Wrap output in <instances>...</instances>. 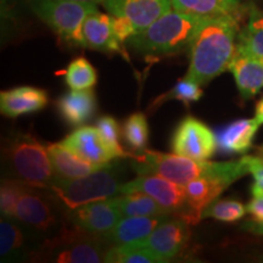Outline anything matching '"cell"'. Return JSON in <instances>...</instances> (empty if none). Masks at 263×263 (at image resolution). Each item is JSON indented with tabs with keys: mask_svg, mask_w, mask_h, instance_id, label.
Here are the masks:
<instances>
[{
	"mask_svg": "<svg viewBox=\"0 0 263 263\" xmlns=\"http://www.w3.org/2000/svg\"><path fill=\"white\" fill-rule=\"evenodd\" d=\"M190 236L189 223L177 217H168L161 222L146 239L133 242V245L145 248L170 261L179 255Z\"/></svg>",
	"mask_w": 263,
	"mask_h": 263,
	"instance_id": "8fae6325",
	"label": "cell"
},
{
	"mask_svg": "<svg viewBox=\"0 0 263 263\" xmlns=\"http://www.w3.org/2000/svg\"><path fill=\"white\" fill-rule=\"evenodd\" d=\"M127 167L121 161H112L89 176L77 179L55 180L49 189L67 211L85 203L107 200L120 194Z\"/></svg>",
	"mask_w": 263,
	"mask_h": 263,
	"instance_id": "5b68a950",
	"label": "cell"
},
{
	"mask_svg": "<svg viewBox=\"0 0 263 263\" xmlns=\"http://www.w3.org/2000/svg\"><path fill=\"white\" fill-rule=\"evenodd\" d=\"M171 147L174 154L190 159L207 161L217 149L215 133L197 118L185 117L174 130Z\"/></svg>",
	"mask_w": 263,
	"mask_h": 263,
	"instance_id": "30bf717a",
	"label": "cell"
},
{
	"mask_svg": "<svg viewBox=\"0 0 263 263\" xmlns=\"http://www.w3.org/2000/svg\"><path fill=\"white\" fill-rule=\"evenodd\" d=\"M229 70L244 99H251L263 88V62L236 45Z\"/></svg>",
	"mask_w": 263,
	"mask_h": 263,
	"instance_id": "e0dca14e",
	"label": "cell"
},
{
	"mask_svg": "<svg viewBox=\"0 0 263 263\" xmlns=\"http://www.w3.org/2000/svg\"><path fill=\"white\" fill-rule=\"evenodd\" d=\"M122 137L132 153L145 150L149 141V124L145 115L141 112L130 115L123 122Z\"/></svg>",
	"mask_w": 263,
	"mask_h": 263,
	"instance_id": "83f0119b",
	"label": "cell"
},
{
	"mask_svg": "<svg viewBox=\"0 0 263 263\" xmlns=\"http://www.w3.org/2000/svg\"><path fill=\"white\" fill-rule=\"evenodd\" d=\"M107 263H163L167 259L145 248L133 244L112 245L105 256Z\"/></svg>",
	"mask_w": 263,
	"mask_h": 263,
	"instance_id": "4316f807",
	"label": "cell"
},
{
	"mask_svg": "<svg viewBox=\"0 0 263 263\" xmlns=\"http://www.w3.org/2000/svg\"><path fill=\"white\" fill-rule=\"evenodd\" d=\"M5 161L15 179L49 190L58 179L48 149L29 133H15L6 141Z\"/></svg>",
	"mask_w": 263,
	"mask_h": 263,
	"instance_id": "8992f818",
	"label": "cell"
},
{
	"mask_svg": "<svg viewBox=\"0 0 263 263\" xmlns=\"http://www.w3.org/2000/svg\"><path fill=\"white\" fill-rule=\"evenodd\" d=\"M255 118L258 121L259 124L263 123V99L261 101H258L257 105H256Z\"/></svg>",
	"mask_w": 263,
	"mask_h": 263,
	"instance_id": "74e56055",
	"label": "cell"
},
{
	"mask_svg": "<svg viewBox=\"0 0 263 263\" xmlns=\"http://www.w3.org/2000/svg\"><path fill=\"white\" fill-rule=\"evenodd\" d=\"M250 173L254 177L255 183L263 188V161L258 156H249Z\"/></svg>",
	"mask_w": 263,
	"mask_h": 263,
	"instance_id": "d590c367",
	"label": "cell"
},
{
	"mask_svg": "<svg viewBox=\"0 0 263 263\" xmlns=\"http://www.w3.org/2000/svg\"><path fill=\"white\" fill-rule=\"evenodd\" d=\"M82 47L105 52H117L128 60L123 43L118 39L112 26V15L95 11L85 18L82 28Z\"/></svg>",
	"mask_w": 263,
	"mask_h": 263,
	"instance_id": "9a60e30c",
	"label": "cell"
},
{
	"mask_svg": "<svg viewBox=\"0 0 263 263\" xmlns=\"http://www.w3.org/2000/svg\"><path fill=\"white\" fill-rule=\"evenodd\" d=\"M35 241L15 219L3 217L0 221V257L2 262H14L28 257L37 251Z\"/></svg>",
	"mask_w": 263,
	"mask_h": 263,
	"instance_id": "2e32d148",
	"label": "cell"
},
{
	"mask_svg": "<svg viewBox=\"0 0 263 263\" xmlns=\"http://www.w3.org/2000/svg\"><path fill=\"white\" fill-rule=\"evenodd\" d=\"M29 6L59 37L81 47L85 18L98 11V4L73 0H29Z\"/></svg>",
	"mask_w": 263,
	"mask_h": 263,
	"instance_id": "ba28073f",
	"label": "cell"
},
{
	"mask_svg": "<svg viewBox=\"0 0 263 263\" xmlns=\"http://www.w3.org/2000/svg\"><path fill=\"white\" fill-rule=\"evenodd\" d=\"M244 228L246 230H249V232L254 233L256 235H263V221L257 222V221H252L251 219V222L246 223Z\"/></svg>",
	"mask_w": 263,
	"mask_h": 263,
	"instance_id": "8d00e7d4",
	"label": "cell"
},
{
	"mask_svg": "<svg viewBox=\"0 0 263 263\" xmlns=\"http://www.w3.org/2000/svg\"><path fill=\"white\" fill-rule=\"evenodd\" d=\"M252 200L246 206V211L251 216L252 221H263V188L257 183L251 185Z\"/></svg>",
	"mask_w": 263,
	"mask_h": 263,
	"instance_id": "836d02e7",
	"label": "cell"
},
{
	"mask_svg": "<svg viewBox=\"0 0 263 263\" xmlns=\"http://www.w3.org/2000/svg\"><path fill=\"white\" fill-rule=\"evenodd\" d=\"M65 80L71 89H89L97 84L98 73L94 66L85 58H77L68 65Z\"/></svg>",
	"mask_w": 263,
	"mask_h": 263,
	"instance_id": "f1b7e54d",
	"label": "cell"
},
{
	"mask_svg": "<svg viewBox=\"0 0 263 263\" xmlns=\"http://www.w3.org/2000/svg\"><path fill=\"white\" fill-rule=\"evenodd\" d=\"M27 184L18 179H3L0 186V211L3 217L14 219L15 210L20 196L22 195Z\"/></svg>",
	"mask_w": 263,
	"mask_h": 263,
	"instance_id": "4dcf8cb0",
	"label": "cell"
},
{
	"mask_svg": "<svg viewBox=\"0 0 263 263\" xmlns=\"http://www.w3.org/2000/svg\"><path fill=\"white\" fill-rule=\"evenodd\" d=\"M246 207L234 200H215L206 207L202 218H215L222 222H236L245 216Z\"/></svg>",
	"mask_w": 263,
	"mask_h": 263,
	"instance_id": "f546056e",
	"label": "cell"
},
{
	"mask_svg": "<svg viewBox=\"0 0 263 263\" xmlns=\"http://www.w3.org/2000/svg\"><path fill=\"white\" fill-rule=\"evenodd\" d=\"M97 128L105 143L115 151L118 159L127 157L128 153L123 150L120 144V127L117 121L111 116H103L97 121Z\"/></svg>",
	"mask_w": 263,
	"mask_h": 263,
	"instance_id": "d6a6232c",
	"label": "cell"
},
{
	"mask_svg": "<svg viewBox=\"0 0 263 263\" xmlns=\"http://www.w3.org/2000/svg\"><path fill=\"white\" fill-rule=\"evenodd\" d=\"M238 47L263 62V11L252 6L248 24L239 33Z\"/></svg>",
	"mask_w": 263,
	"mask_h": 263,
	"instance_id": "484cf974",
	"label": "cell"
},
{
	"mask_svg": "<svg viewBox=\"0 0 263 263\" xmlns=\"http://www.w3.org/2000/svg\"><path fill=\"white\" fill-rule=\"evenodd\" d=\"M111 246L103 234L84 230L68 219L60 232L43 242L31 258L58 263H99L105 262Z\"/></svg>",
	"mask_w": 263,
	"mask_h": 263,
	"instance_id": "277c9868",
	"label": "cell"
},
{
	"mask_svg": "<svg viewBox=\"0 0 263 263\" xmlns=\"http://www.w3.org/2000/svg\"><path fill=\"white\" fill-rule=\"evenodd\" d=\"M130 167L138 174H156L182 185L200 178H216L234 183L250 173L249 156L230 162H207L178 154H161L144 150L128 153Z\"/></svg>",
	"mask_w": 263,
	"mask_h": 263,
	"instance_id": "7a4b0ae2",
	"label": "cell"
},
{
	"mask_svg": "<svg viewBox=\"0 0 263 263\" xmlns=\"http://www.w3.org/2000/svg\"><path fill=\"white\" fill-rule=\"evenodd\" d=\"M61 144L82 159L97 164H106L118 159L115 151L105 143L97 127L77 128L66 137Z\"/></svg>",
	"mask_w": 263,
	"mask_h": 263,
	"instance_id": "4fadbf2b",
	"label": "cell"
},
{
	"mask_svg": "<svg viewBox=\"0 0 263 263\" xmlns=\"http://www.w3.org/2000/svg\"><path fill=\"white\" fill-rule=\"evenodd\" d=\"M112 26L115 33L121 42H127L130 37H133L137 33V29L132 21L126 17H120V16L112 15Z\"/></svg>",
	"mask_w": 263,
	"mask_h": 263,
	"instance_id": "e575fe53",
	"label": "cell"
},
{
	"mask_svg": "<svg viewBox=\"0 0 263 263\" xmlns=\"http://www.w3.org/2000/svg\"><path fill=\"white\" fill-rule=\"evenodd\" d=\"M47 149L55 174L60 179L82 178V177L89 176L90 173L105 166V164H97L82 159L81 156L67 149L61 143L50 144Z\"/></svg>",
	"mask_w": 263,
	"mask_h": 263,
	"instance_id": "44dd1931",
	"label": "cell"
},
{
	"mask_svg": "<svg viewBox=\"0 0 263 263\" xmlns=\"http://www.w3.org/2000/svg\"><path fill=\"white\" fill-rule=\"evenodd\" d=\"M257 156L263 161V144L257 147Z\"/></svg>",
	"mask_w": 263,
	"mask_h": 263,
	"instance_id": "ab89813d",
	"label": "cell"
},
{
	"mask_svg": "<svg viewBox=\"0 0 263 263\" xmlns=\"http://www.w3.org/2000/svg\"><path fill=\"white\" fill-rule=\"evenodd\" d=\"M68 219L84 230L103 234L111 230L122 216L110 199L85 203L67 211Z\"/></svg>",
	"mask_w": 263,
	"mask_h": 263,
	"instance_id": "5bb4252c",
	"label": "cell"
},
{
	"mask_svg": "<svg viewBox=\"0 0 263 263\" xmlns=\"http://www.w3.org/2000/svg\"><path fill=\"white\" fill-rule=\"evenodd\" d=\"M73 2H82V3H93V4H103V0H73Z\"/></svg>",
	"mask_w": 263,
	"mask_h": 263,
	"instance_id": "f35d334b",
	"label": "cell"
},
{
	"mask_svg": "<svg viewBox=\"0 0 263 263\" xmlns=\"http://www.w3.org/2000/svg\"><path fill=\"white\" fill-rule=\"evenodd\" d=\"M238 17L232 15L202 18L189 48L186 80L202 85L229 70L236 51Z\"/></svg>",
	"mask_w": 263,
	"mask_h": 263,
	"instance_id": "6da1fadb",
	"label": "cell"
},
{
	"mask_svg": "<svg viewBox=\"0 0 263 263\" xmlns=\"http://www.w3.org/2000/svg\"><path fill=\"white\" fill-rule=\"evenodd\" d=\"M172 9L201 18L222 15L238 17L241 12L239 0H172Z\"/></svg>",
	"mask_w": 263,
	"mask_h": 263,
	"instance_id": "d4e9b609",
	"label": "cell"
},
{
	"mask_svg": "<svg viewBox=\"0 0 263 263\" xmlns=\"http://www.w3.org/2000/svg\"><path fill=\"white\" fill-rule=\"evenodd\" d=\"M258 127L259 122L256 118H242L234 121L217 133V146L223 153H248L251 149Z\"/></svg>",
	"mask_w": 263,
	"mask_h": 263,
	"instance_id": "7402d4cb",
	"label": "cell"
},
{
	"mask_svg": "<svg viewBox=\"0 0 263 263\" xmlns=\"http://www.w3.org/2000/svg\"><path fill=\"white\" fill-rule=\"evenodd\" d=\"M49 190L27 185L16 205L14 219L42 245L68 222L67 210Z\"/></svg>",
	"mask_w": 263,
	"mask_h": 263,
	"instance_id": "52a82bcc",
	"label": "cell"
},
{
	"mask_svg": "<svg viewBox=\"0 0 263 263\" xmlns=\"http://www.w3.org/2000/svg\"><path fill=\"white\" fill-rule=\"evenodd\" d=\"M202 18L171 9L127 43L146 60L189 50Z\"/></svg>",
	"mask_w": 263,
	"mask_h": 263,
	"instance_id": "3957f363",
	"label": "cell"
},
{
	"mask_svg": "<svg viewBox=\"0 0 263 263\" xmlns=\"http://www.w3.org/2000/svg\"><path fill=\"white\" fill-rule=\"evenodd\" d=\"M59 114L66 123L73 127L89 122L97 112V98L90 89H72L57 103Z\"/></svg>",
	"mask_w": 263,
	"mask_h": 263,
	"instance_id": "d6986e66",
	"label": "cell"
},
{
	"mask_svg": "<svg viewBox=\"0 0 263 263\" xmlns=\"http://www.w3.org/2000/svg\"><path fill=\"white\" fill-rule=\"evenodd\" d=\"M48 103L47 91L34 87L25 85L2 91L0 94V110L3 115L10 118L38 112L47 106Z\"/></svg>",
	"mask_w": 263,
	"mask_h": 263,
	"instance_id": "ac0fdd59",
	"label": "cell"
},
{
	"mask_svg": "<svg viewBox=\"0 0 263 263\" xmlns=\"http://www.w3.org/2000/svg\"><path fill=\"white\" fill-rule=\"evenodd\" d=\"M201 97L202 90L200 88V84H197L194 81L183 78V80L177 82V84L170 91H167L162 97L157 98L154 101V105L159 106V105L166 103L168 100H178L185 105H189L190 103H195V101L200 100Z\"/></svg>",
	"mask_w": 263,
	"mask_h": 263,
	"instance_id": "1f68e13d",
	"label": "cell"
},
{
	"mask_svg": "<svg viewBox=\"0 0 263 263\" xmlns=\"http://www.w3.org/2000/svg\"><path fill=\"white\" fill-rule=\"evenodd\" d=\"M168 217H126L103 235L112 245L133 244L146 239Z\"/></svg>",
	"mask_w": 263,
	"mask_h": 263,
	"instance_id": "ffe728a7",
	"label": "cell"
},
{
	"mask_svg": "<svg viewBox=\"0 0 263 263\" xmlns=\"http://www.w3.org/2000/svg\"><path fill=\"white\" fill-rule=\"evenodd\" d=\"M230 183L216 178L194 179L184 185L186 194V201L192 211L194 224H197L202 218L206 207L217 200L221 194L228 188Z\"/></svg>",
	"mask_w": 263,
	"mask_h": 263,
	"instance_id": "603a6c76",
	"label": "cell"
},
{
	"mask_svg": "<svg viewBox=\"0 0 263 263\" xmlns=\"http://www.w3.org/2000/svg\"><path fill=\"white\" fill-rule=\"evenodd\" d=\"M122 217H168L171 216L154 197L143 192L118 194L110 197Z\"/></svg>",
	"mask_w": 263,
	"mask_h": 263,
	"instance_id": "cb8c5ba5",
	"label": "cell"
},
{
	"mask_svg": "<svg viewBox=\"0 0 263 263\" xmlns=\"http://www.w3.org/2000/svg\"><path fill=\"white\" fill-rule=\"evenodd\" d=\"M143 192L156 200L172 217L194 224L184 185L156 174H139L136 179L122 184L120 194Z\"/></svg>",
	"mask_w": 263,
	"mask_h": 263,
	"instance_id": "9c48e42d",
	"label": "cell"
},
{
	"mask_svg": "<svg viewBox=\"0 0 263 263\" xmlns=\"http://www.w3.org/2000/svg\"><path fill=\"white\" fill-rule=\"evenodd\" d=\"M104 8L114 16L132 21L137 33L172 9V0H103Z\"/></svg>",
	"mask_w": 263,
	"mask_h": 263,
	"instance_id": "7c38bea8",
	"label": "cell"
}]
</instances>
